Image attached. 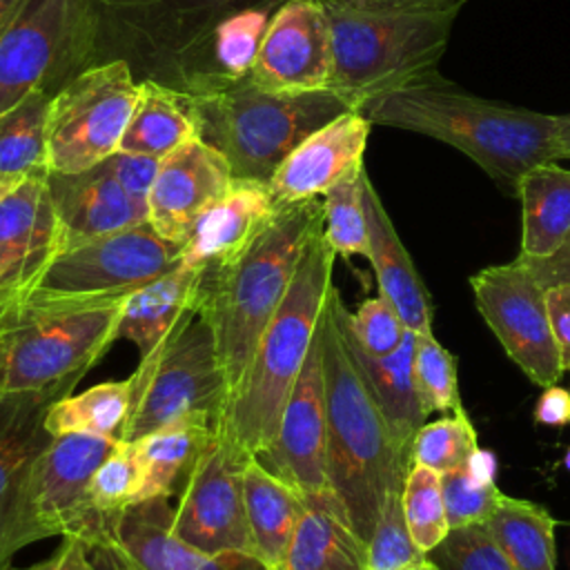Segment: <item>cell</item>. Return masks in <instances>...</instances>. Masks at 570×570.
Returning <instances> with one entry per match:
<instances>
[{
  "label": "cell",
  "mask_w": 570,
  "mask_h": 570,
  "mask_svg": "<svg viewBox=\"0 0 570 570\" xmlns=\"http://www.w3.org/2000/svg\"><path fill=\"white\" fill-rule=\"evenodd\" d=\"M401 503L407 530L416 548L428 554L450 532L441 474L423 465H412L403 483Z\"/></svg>",
  "instance_id": "39"
},
{
  "label": "cell",
  "mask_w": 570,
  "mask_h": 570,
  "mask_svg": "<svg viewBox=\"0 0 570 570\" xmlns=\"http://www.w3.org/2000/svg\"><path fill=\"white\" fill-rule=\"evenodd\" d=\"M118 441L78 432L49 441L18 492L4 539L9 561L22 548L49 537H78L96 550L102 530L89 505V483Z\"/></svg>",
  "instance_id": "10"
},
{
  "label": "cell",
  "mask_w": 570,
  "mask_h": 570,
  "mask_svg": "<svg viewBox=\"0 0 570 570\" xmlns=\"http://www.w3.org/2000/svg\"><path fill=\"white\" fill-rule=\"evenodd\" d=\"M140 82L122 60L71 76L53 91L47 114L49 174H78L118 151Z\"/></svg>",
  "instance_id": "11"
},
{
  "label": "cell",
  "mask_w": 570,
  "mask_h": 570,
  "mask_svg": "<svg viewBox=\"0 0 570 570\" xmlns=\"http://www.w3.org/2000/svg\"><path fill=\"white\" fill-rule=\"evenodd\" d=\"M89 67L85 0H24L0 33V114Z\"/></svg>",
  "instance_id": "12"
},
{
  "label": "cell",
  "mask_w": 570,
  "mask_h": 570,
  "mask_svg": "<svg viewBox=\"0 0 570 570\" xmlns=\"http://www.w3.org/2000/svg\"><path fill=\"white\" fill-rule=\"evenodd\" d=\"M554 525L543 505L508 494L485 521L488 532L517 570H557Z\"/></svg>",
  "instance_id": "35"
},
{
  "label": "cell",
  "mask_w": 570,
  "mask_h": 570,
  "mask_svg": "<svg viewBox=\"0 0 570 570\" xmlns=\"http://www.w3.org/2000/svg\"><path fill=\"white\" fill-rule=\"evenodd\" d=\"M102 546L116 548L136 570H267L245 552L207 554L171 532L167 497L131 503L107 523Z\"/></svg>",
  "instance_id": "19"
},
{
  "label": "cell",
  "mask_w": 570,
  "mask_h": 570,
  "mask_svg": "<svg viewBox=\"0 0 570 570\" xmlns=\"http://www.w3.org/2000/svg\"><path fill=\"white\" fill-rule=\"evenodd\" d=\"M372 122L350 109L309 134L274 171L269 191L278 205L321 198L350 171L363 167Z\"/></svg>",
  "instance_id": "21"
},
{
  "label": "cell",
  "mask_w": 570,
  "mask_h": 570,
  "mask_svg": "<svg viewBox=\"0 0 570 570\" xmlns=\"http://www.w3.org/2000/svg\"><path fill=\"white\" fill-rule=\"evenodd\" d=\"M403 570H436L428 559L423 561V563H419V566H412V568H403Z\"/></svg>",
  "instance_id": "55"
},
{
  "label": "cell",
  "mask_w": 570,
  "mask_h": 570,
  "mask_svg": "<svg viewBox=\"0 0 570 570\" xmlns=\"http://www.w3.org/2000/svg\"><path fill=\"white\" fill-rule=\"evenodd\" d=\"M89 552L91 548L82 539L62 537V543L45 561L22 570H98L89 559Z\"/></svg>",
  "instance_id": "48"
},
{
  "label": "cell",
  "mask_w": 570,
  "mask_h": 570,
  "mask_svg": "<svg viewBox=\"0 0 570 570\" xmlns=\"http://www.w3.org/2000/svg\"><path fill=\"white\" fill-rule=\"evenodd\" d=\"M365 167L350 171L334 187L323 194V234L336 256L370 254L367 216L363 203Z\"/></svg>",
  "instance_id": "37"
},
{
  "label": "cell",
  "mask_w": 570,
  "mask_h": 570,
  "mask_svg": "<svg viewBox=\"0 0 570 570\" xmlns=\"http://www.w3.org/2000/svg\"><path fill=\"white\" fill-rule=\"evenodd\" d=\"M414 370L421 403L428 416L432 412H463V403L459 396L456 358L434 338V334H416Z\"/></svg>",
  "instance_id": "42"
},
{
  "label": "cell",
  "mask_w": 570,
  "mask_h": 570,
  "mask_svg": "<svg viewBox=\"0 0 570 570\" xmlns=\"http://www.w3.org/2000/svg\"><path fill=\"white\" fill-rule=\"evenodd\" d=\"M474 303L512 363L541 387L557 385L563 370L546 287L517 261L470 276Z\"/></svg>",
  "instance_id": "13"
},
{
  "label": "cell",
  "mask_w": 570,
  "mask_h": 570,
  "mask_svg": "<svg viewBox=\"0 0 570 570\" xmlns=\"http://www.w3.org/2000/svg\"><path fill=\"white\" fill-rule=\"evenodd\" d=\"M51 96L47 89H38L0 114V196L31 176L49 174L47 114Z\"/></svg>",
  "instance_id": "34"
},
{
  "label": "cell",
  "mask_w": 570,
  "mask_h": 570,
  "mask_svg": "<svg viewBox=\"0 0 570 570\" xmlns=\"http://www.w3.org/2000/svg\"><path fill=\"white\" fill-rule=\"evenodd\" d=\"M269 185L254 180H234L191 227L180 247L178 265L196 272L218 269L234 263L267 227L276 214Z\"/></svg>",
  "instance_id": "23"
},
{
  "label": "cell",
  "mask_w": 570,
  "mask_h": 570,
  "mask_svg": "<svg viewBox=\"0 0 570 570\" xmlns=\"http://www.w3.org/2000/svg\"><path fill=\"white\" fill-rule=\"evenodd\" d=\"M196 136L194 118L180 94L156 82H140V94L118 151L165 158Z\"/></svg>",
  "instance_id": "33"
},
{
  "label": "cell",
  "mask_w": 570,
  "mask_h": 570,
  "mask_svg": "<svg viewBox=\"0 0 570 570\" xmlns=\"http://www.w3.org/2000/svg\"><path fill=\"white\" fill-rule=\"evenodd\" d=\"M401 492L403 485H394L383 499L376 525L367 539L365 570H403L425 561V552L416 548L407 530Z\"/></svg>",
  "instance_id": "41"
},
{
  "label": "cell",
  "mask_w": 570,
  "mask_h": 570,
  "mask_svg": "<svg viewBox=\"0 0 570 570\" xmlns=\"http://www.w3.org/2000/svg\"><path fill=\"white\" fill-rule=\"evenodd\" d=\"M131 403V381L98 383L80 394L58 399L45 419L51 436L58 434H94L120 439Z\"/></svg>",
  "instance_id": "36"
},
{
  "label": "cell",
  "mask_w": 570,
  "mask_h": 570,
  "mask_svg": "<svg viewBox=\"0 0 570 570\" xmlns=\"http://www.w3.org/2000/svg\"><path fill=\"white\" fill-rule=\"evenodd\" d=\"M534 421L550 428L570 425V390L559 385L543 387L534 407Z\"/></svg>",
  "instance_id": "49"
},
{
  "label": "cell",
  "mask_w": 570,
  "mask_h": 570,
  "mask_svg": "<svg viewBox=\"0 0 570 570\" xmlns=\"http://www.w3.org/2000/svg\"><path fill=\"white\" fill-rule=\"evenodd\" d=\"M216 425L218 423L209 416L191 414L131 441L136 443L145 472L138 501L154 497L169 499L176 490H183L194 463L214 436Z\"/></svg>",
  "instance_id": "31"
},
{
  "label": "cell",
  "mask_w": 570,
  "mask_h": 570,
  "mask_svg": "<svg viewBox=\"0 0 570 570\" xmlns=\"http://www.w3.org/2000/svg\"><path fill=\"white\" fill-rule=\"evenodd\" d=\"M521 200V261L554 256L570 236V169L548 160L528 169L519 185Z\"/></svg>",
  "instance_id": "28"
},
{
  "label": "cell",
  "mask_w": 570,
  "mask_h": 570,
  "mask_svg": "<svg viewBox=\"0 0 570 570\" xmlns=\"http://www.w3.org/2000/svg\"><path fill=\"white\" fill-rule=\"evenodd\" d=\"M180 98L194 118L196 136L227 158L234 178L265 185L309 134L352 109L332 89L265 91L249 78Z\"/></svg>",
  "instance_id": "7"
},
{
  "label": "cell",
  "mask_w": 570,
  "mask_h": 570,
  "mask_svg": "<svg viewBox=\"0 0 570 570\" xmlns=\"http://www.w3.org/2000/svg\"><path fill=\"white\" fill-rule=\"evenodd\" d=\"M334 258L336 254L318 227L218 419L216 432L249 456L265 450L278 430L281 412L307 358L332 289Z\"/></svg>",
  "instance_id": "4"
},
{
  "label": "cell",
  "mask_w": 570,
  "mask_h": 570,
  "mask_svg": "<svg viewBox=\"0 0 570 570\" xmlns=\"http://www.w3.org/2000/svg\"><path fill=\"white\" fill-rule=\"evenodd\" d=\"M249 459L214 432L171 510V532L180 541L207 554L245 552L254 557L243 492V470Z\"/></svg>",
  "instance_id": "15"
},
{
  "label": "cell",
  "mask_w": 570,
  "mask_h": 570,
  "mask_svg": "<svg viewBox=\"0 0 570 570\" xmlns=\"http://www.w3.org/2000/svg\"><path fill=\"white\" fill-rule=\"evenodd\" d=\"M546 298H548L552 330L561 347L563 370L568 372L570 370V281L546 287Z\"/></svg>",
  "instance_id": "47"
},
{
  "label": "cell",
  "mask_w": 570,
  "mask_h": 570,
  "mask_svg": "<svg viewBox=\"0 0 570 570\" xmlns=\"http://www.w3.org/2000/svg\"><path fill=\"white\" fill-rule=\"evenodd\" d=\"M356 111L372 125L423 134L463 151L514 198L528 169L557 160L554 114L479 98L441 76L367 98Z\"/></svg>",
  "instance_id": "1"
},
{
  "label": "cell",
  "mask_w": 570,
  "mask_h": 570,
  "mask_svg": "<svg viewBox=\"0 0 570 570\" xmlns=\"http://www.w3.org/2000/svg\"><path fill=\"white\" fill-rule=\"evenodd\" d=\"M178 258L180 245L145 220L58 254L29 289L56 296L129 294L176 267Z\"/></svg>",
  "instance_id": "14"
},
{
  "label": "cell",
  "mask_w": 570,
  "mask_h": 570,
  "mask_svg": "<svg viewBox=\"0 0 570 570\" xmlns=\"http://www.w3.org/2000/svg\"><path fill=\"white\" fill-rule=\"evenodd\" d=\"M323 4H338L350 9H445V7H463L465 0H321Z\"/></svg>",
  "instance_id": "51"
},
{
  "label": "cell",
  "mask_w": 570,
  "mask_h": 570,
  "mask_svg": "<svg viewBox=\"0 0 570 570\" xmlns=\"http://www.w3.org/2000/svg\"><path fill=\"white\" fill-rule=\"evenodd\" d=\"M24 0H0V33L4 31V27L11 22V18L16 16V11L20 9Z\"/></svg>",
  "instance_id": "54"
},
{
  "label": "cell",
  "mask_w": 570,
  "mask_h": 570,
  "mask_svg": "<svg viewBox=\"0 0 570 570\" xmlns=\"http://www.w3.org/2000/svg\"><path fill=\"white\" fill-rule=\"evenodd\" d=\"M479 450L476 430L465 410L425 421L412 441V465L430 468L439 474L463 468Z\"/></svg>",
  "instance_id": "40"
},
{
  "label": "cell",
  "mask_w": 570,
  "mask_h": 570,
  "mask_svg": "<svg viewBox=\"0 0 570 570\" xmlns=\"http://www.w3.org/2000/svg\"><path fill=\"white\" fill-rule=\"evenodd\" d=\"M96 552H100V554L105 557L109 570H136V568H134L116 548H111V546H102V548L96 550Z\"/></svg>",
  "instance_id": "53"
},
{
  "label": "cell",
  "mask_w": 570,
  "mask_h": 570,
  "mask_svg": "<svg viewBox=\"0 0 570 570\" xmlns=\"http://www.w3.org/2000/svg\"><path fill=\"white\" fill-rule=\"evenodd\" d=\"M332 29V91L352 109L367 98L439 78L454 18L445 9H350L325 4Z\"/></svg>",
  "instance_id": "8"
},
{
  "label": "cell",
  "mask_w": 570,
  "mask_h": 570,
  "mask_svg": "<svg viewBox=\"0 0 570 570\" xmlns=\"http://www.w3.org/2000/svg\"><path fill=\"white\" fill-rule=\"evenodd\" d=\"M554 156H557V160H570V114L557 116Z\"/></svg>",
  "instance_id": "52"
},
{
  "label": "cell",
  "mask_w": 570,
  "mask_h": 570,
  "mask_svg": "<svg viewBox=\"0 0 570 570\" xmlns=\"http://www.w3.org/2000/svg\"><path fill=\"white\" fill-rule=\"evenodd\" d=\"M160 160L163 158L127 154V151H116L109 158H105L107 167L111 169L116 180L122 185V189L140 205L149 203V191L154 187ZM147 209H149V205H147Z\"/></svg>",
  "instance_id": "46"
},
{
  "label": "cell",
  "mask_w": 570,
  "mask_h": 570,
  "mask_svg": "<svg viewBox=\"0 0 570 570\" xmlns=\"http://www.w3.org/2000/svg\"><path fill=\"white\" fill-rule=\"evenodd\" d=\"M367 543L334 492L305 497V512L276 570H365Z\"/></svg>",
  "instance_id": "27"
},
{
  "label": "cell",
  "mask_w": 570,
  "mask_h": 570,
  "mask_svg": "<svg viewBox=\"0 0 570 570\" xmlns=\"http://www.w3.org/2000/svg\"><path fill=\"white\" fill-rule=\"evenodd\" d=\"M441 490L450 530L472 523H485L503 499L497 481L474 474L468 463L463 468L441 474Z\"/></svg>",
  "instance_id": "44"
},
{
  "label": "cell",
  "mask_w": 570,
  "mask_h": 570,
  "mask_svg": "<svg viewBox=\"0 0 570 570\" xmlns=\"http://www.w3.org/2000/svg\"><path fill=\"white\" fill-rule=\"evenodd\" d=\"M234 180L227 158L194 136L160 160L147 220L165 240L183 247L196 220L227 194Z\"/></svg>",
  "instance_id": "18"
},
{
  "label": "cell",
  "mask_w": 570,
  "mask_h": 570,
  "mask_svg": "<svg viewBox=\"0 0 570 570\" xmlns=\"http://www.w3.org/2000/svg\"><path fill=\"white\" fill-rule=\"evenodd\" d=\"M318 227H323L321 198L278 205L267 227L234 263L203 272L198 312L214 330L229 394L243 379Z\"/></svg>",
  "instance_id": "3"
},
{
  "label": "cell",
  "mask_w": 570,
  "mask_h": 570,
  "mask_svg": "<svg viewBox=\"0 0 570 570\" xmlns=\"http://www.w3.org/2000/svg\"><path fill=\"white\" fill-rule=\"evenodd\" d=\"M517 263H521L543 287L557 285V283H568L570 281V236L563 243V247L543 261H521L514 258Z\"/></svg>",
  "instance_id": "50"
},
{
  "label": "cell",
  "mask_w": 570,
  "mask_h": 570,
  "mask_svg": "<svg viewBox=\"0 0 570 570\" xmlns=\"http://www.w3.org/2000/svg\"><path fill=\"white\" fill-rule=\"evenodd\" d=\"M58 254L49 174H38L0 196V292L29 289Z\"/></svg>",
  "instance_id": "20"
},
{
  "label": "cell",
  "mask_w": 570,
  "mask_h": 570,
  "mask_svg": "<svg viewBox=\"0 0 570 570\" xmlns=\"http://www.w3.org/2000/svg\"><path fill=\"white\" fill-rule=\"evenodd\" d=\"M568 372H570V370H568Z\"/></svg>",
  "instance_id": "57"
},
{
  "label": "cell",
  "mask_w": 570,
  "mask_h": 570,
  "mask_svg": "<svg viewBox=\"0 0 570 570\" xmlns=\"http://www.w3.org/2000/svg\"><path fill=\"white\" fill-rule=\"evenodd\" d=\"M203 272L171 267L151 283L134 289L122 307L116 338L131 341L147 356L198 301Z\"/></svg>",
  "instance_id": "30"
},
{
  "label": "cell",
  "mask_w": 570,
  "mask_h": 570,
  "mask_svg": "<svg viewBox=\"0 0 570 570\" xmlns=\"http://www.w3.org/2000/svg\"><path fill=\"white\" fill-rule=\"evenodd\" d=\"M425 559L436 570H517L485 523L452 528Z\"/></svg>",
  "instance_id": "43"
},
{
  "label": "cell",
  "mask_w": 570,
  "mask_h": 570,
  "mask_svg": "<svg viewBox=\"0 0 570 570\" xmlns=\"http://www.w3.org/2000/svg\"><path fill=\"white\" fill-rule=\"evenodd\" d=\"M332 29L325 4L287 0L272 13L247 78L265 91L305 94L332 89Z\"/></svg>",
  "instance_id": "17"
},
{
  "label": "cell",
  "mask_w": 570,
  "mask_h": 570,
  "mask_svg": "<svg viewBox=\"0 0 570 570\" xmlns=\"http://www.w3.org/2000/svg\"><path fill=\"white\" fill-rule=\"evenodd\" d=\"M274 11L276 9L267 7H249L223 18L205 42L200 56V82L194 91L247 78Z\"/></svg>",
  "instance_id": "32"
},
{
  "label": "cell",
  "mask_w": 570,
  "mask_h": 570,
  "mask_svg": "<svg viewBox=\"0 0 570 570\" xmlns=\"http://www.w3.org/2000/svg\"><path fill=\"white\" fill-rule=\"evenodd\" d=\"M245 512L254 557L276 570L305 512V497L265 470L254 456L243 470Z\"/></svg>",
  "instance_id": "29"
},
{
  "label": "cell",
  "mask_w": 570,
  "mask_h": 570,
  "mask_svg": "<svg viewBox=\"0 0 570 570\" xmlns=\"http://www.w3.org/2000/svg\"><path fill=\"white\" fill-rule=\"evenodd\" d=\"M347 327L354 341L372 356L394 352L407 332L399 312L381 294L365 298L356 312H347Z\"/></svg>",
  "instance_id": "45"
},
{
  "label": "cell",
  "mask_w": 570,
  "mask_h": 570,
  "mask_svg": "<svg viewBox=\"0 0 570 570\" xmlns=\"http://www.w3.org/2000/svg\"><path fill=\"white\" fill-rule=\"evenodd\" d=\"M341 330L352 358L356 361L361 374L365 376L370 390L374 392L385 414V421L390 425V432L399 452L412 461V441L419 428L428 421V414L421 403L419 385H416V370H414L416 334L407 330L401 345L394 352L385 356H372L354 341L347 327L345 303L341 305Z\"/></svg>",
  "instance_id": "26"
},
{
  "label": "cell",
  "mask_w": 570,
  "mask_h": 570,
  "mask_svg": "<svg viewBox=\"0 0 570 570\" xmlns=\"http://www.w3.org/2000/svg\"><path fill=\"white\" fill-rule=\"evenodd\" d=\"M254 459L303 497L332 492L327 479V412L318 330L285 401L278 430L272 443L254 454Z\"/></svg>",
  "instance_id": "16"
},
{
  "label": "cell",
  "mask_w": 570,
  "mask_h": 570,
  "mask_svg": "<svg viewBox=\"0 0 570 570\" xmlns=\"http://www.w3.org/2000/svg\"><path fill=\"white\" fill-rule=\"evenodd\" d=\"M142 476L145 472H142L136 443L120 439L111 450V454L94 472L89 483V505L102 530V537H105L107 523L138 501Z\"/></svg>",
  "instance_id": "38"
},
{
  "label": "cell",
  "mask_w": 570,
  "mask_h": 570,
  "mask_svg": "<svg viewBox=\"0 0 570 570\" xmlns=\"http://www.w3.org/2000/svg\"><path fill=\"white\" fill-rule=\"evenodd\" d=\"M73 387L65 383L0 396V570H11V561L4 554V539L18 492L33 459L53 439L45 428L47 412L58 399L71 394Z\"/></svg>",
  "instance_id": "24"
},
{
  "label": "cell",
  "mask_w": 570,
  "mask_h": 570,
  "mask_svg": "<svg viewBox=\"0 0 570 570\" xmlns=\"http://www.w3.org/2000/svg\"><path fill=\"white\" fill-rule=\"evenodd\" d=\"M0 396H2V394H0Z\"/></svg>",
  "instance_id": "58"
},
{
  "label": "cell",
  "mask_w": 570,
  "mask_h": 570,
  "mask_svg": "<svg viewBox=\"0 0 570 570\" xmlns=\"http://www.w3.org/2000/svg\"><path fill=\"white\" fill-rule=\"evenodd\" d=\"M563 468L570 472V448H568L566 454H563Z\"/></svg>",
  "instance_id": "56"
},
{
  "label": "cell",
  "mask_w": 570,
  "mask_h": 570,
  "mask_svg": "<svg viewBox=\"0 0 570 570\" xmlns=\"http://www.w3.org/2000/svg\"><path fill=\"white\" fill-rule=\"evenodd\" d=\"M341 305V292L332 285L318 321L327 412V479L352 528L367 543L385 494L390 488L405 483L412 461L399 452L385 414L345 345Z\"/></svg>",
  "instance_id": "2"
},
{
  "label": "cell",
  "mask_w": 570,
  "mask_h": 570,
  "mask_svg": "<svg viewBox=\"0 0 570 570\" xmlns=\"http://www.w3.org/2000/svg\"><path fill=\"white\" fill-rule=\"evenodd\" d=\"M49 189L58 216L60 254L149 218L147 205L122 189L105 160L78 174H49Z\"/></svg>",
  "instance_id": "22"
},
{
  "label": "cell",
  "mask_w": 570,
  "mask_h": 570,
  "mask_svg": "<svg viewBox=\"0 0 570 570\" xmlns=\"http://www.w3.org/2000/svg\"><path fill=\"white\" fill-rule=\"evenodd\" d=\"M363 203L370 234L367 261L374 269L379 294L390 301L407 330L432 334L434 309L430 294L367 174L363 180Z\"/></svg>",
  "instance_id": "25"
},
{
  "label": "cell",
  "mask_w": 570,
  "mask_h": 570,
  "mask_svg": "<svg viewBox=\"0 0 570 570\" xmlns=\"http://www.w3.org/2000/svg\"><path fill=\"white\" fill-rule=\"evenodd\" d=\"M287 0H85L89 67L122 60L138 82L187 94L200 82L212 29L234 11Z\"/></svg>",
  "instance_id": "6"
},
{
  "label": "cell",
  "mask_w": 570,
  "mask_h": 570,
  "mask_svg": "<svg viewBox=\"0 0 570 570\" xmlns=\"http://www.w3.org/2000/svg\"><path fill=\"white\" fill-rule=\"evenodd\" d=\"M129 294L0 292V394L76 385L85 379L118 341Z\"/></svg>",
  "instance_id": "5"
},
{
  "label": "cell",
  "mask_w": 570,
  "mask_h": 570,
  "mask_svg": "<svg viewBox=\"0 0 570 570\" xmlns=\"http://www.w3.org/2000/svg\"><path fill=\"white\" fill-rule=\"evenodd\" d=\"M131 403L122 441L145 434L183 416L200 414L218 423L229 399L209 321L198 312V301L176 327L147 354L129 376Z\"/></svg>",
  "instance_id": "9"
}]
</instances>
